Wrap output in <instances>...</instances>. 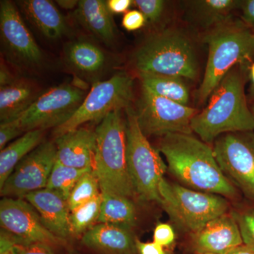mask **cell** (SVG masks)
<instances>
[{
    "label": "cell",
    "instance_id": "1",
    "mask_svg": "<svg viewBox=\"0 0 254 254\" xmlns=\"http://www.w3.org/2000/svg\"><path fill=\"white\" fill-rule=\"evenodd\" d=\"M159 151L168 169L187 188L223 197H235L236 189L222 173L213 148L189 133L163 136Z\"/></svg>",
    "mask_w": 254,
    "mask_h": 254
},
{
    "label": "cell",
    "instance_id": "2",
    "mask_svg": "<svg viewBox=\"0 0 254 254\" xmlns=\"http://www.w3.org/2000/svg\"><path fill=\"white\" fill-rule=\"evenodd\" d=\"M245 65H237L227 73L209 97L206 107L192 119V131L205 143L225 133L254 131L245 91Z\"/></svg>",
    "mask_w": 254,
    "mask_h": 254
},
{
    "label": "cell",
    "instance_id": "3",
    "mask_svg": "<svg viewBox=\"0 0 254 254\" xmlns=\"http://www.w3.org/2000/svg\"><path fill=\"white\" fill-rule=\"evenodd\" d=\"M93 170L101 193L133 198L134 189L127 166L126 120L122 110L107 115L95 129Z\"/></svg>",
    "mask_w": 254,
    "mask_h": 254
},
{
    "label": "cell",
    "instance_id": "4",
    "mask_svg": "<svg viewBox=\"0 0 254 254\" xmlns=\"http://www.w3.org/2000/svg\"><path fill=\"white\" fill-rule=\"evenodd\" d=\"M209 54L203 81L198 90L200 103L208 99L232 68L247 64L254 57V32L239 24L218 26L205 37Z\"/></svg>",
    "mask_w": 254,
    "mask_h": 254
},
{
    "label": "cell",
    "instance_id": "5",
    "mask_svg": "<svg viewBox=\"0 0 254 254\" xmlns=\"http://www.w3.org/2000/svg\"><path fill=\"white\" fill-rule=\"evenodd\" d=\"M134 65L139 74L190 79H195L198 75V62L191 43L175 31L161 32L148 38L136 50Z\"/></svg>",
    "mask_w": 254,
    "mask_h": 254
},
{
    "label": "cell",
    "instance_id": "6",
    "mask_svg": "<svg viewBox=\"0 0 254 254\" xmlns=\"http://www.w3.org/2000/svg\"><path fill=\"white\" fill-rule=\"evenodd\" d=\"M160 204L170 220L190 233L227 213L229 203L222 195L190 190L163 179L159 185Z\"/></svg>",
    "mask_w": 254,
    "mask_h": 254
},
{
    "label": "cell",
    "instance_id": "7",
    "mask_svg": "<svg viewBox=\"0 0 254 254\" xmlns=\"http://www.w3.org/2000/svg\"><path fill=\"white\" fill-rule=\"evenodd\" d=\"M125 110L127 166L135 193L142 200L160 203L159 185L168 166L138 126L136 112L131 107Z\"/></svg>",
    "mask_w": 254,
    "mask_h": 254
},
{
    "label": "cell",
    "instance_id": "8",
    "mask_svg": "<svg viewBox=\"0 0 254 254\" xmlns=\"http://www.w3.org/2000/svg\"><path fill=\"white\" fill-rule=\"evenodd\" d=\"M133 80L125 73L95 83L77 111L66 123L54 128L55 138L90 122L100 121L110 113L126 110L133 98Z\"/></svg>",
    "mask_w": 254,
    "mask_h": 254
},
{
    "label": "cell",
    "instance_id": "9",
    "mask_svg": "<svg viewBox=\"0 0 254 254\" xmlns=\"http://www.w3.org/2000/svg\"><path fill=\"white\" fill-rule=\"evenodd\" d=\"M87 94L83 88L73 83H63L53 87L42 93L16 120L23 133L57 128L74 115Z\"/></svg>",
    "mask_w": 254,
    "mask_h": 254
},
{
    "label": "cell",
    "instance_id": "10",
    "mask_svg": "<svg viewBox=\"0 0 254 254\" xmlns=\"http://www.w3.org/2000/svg\"><path fill=\"white\" fill-rule=\"evenodd\" d=\"M136 112L138 126L145 136H165L192 132L190 122L196 110L143 89Z\"/></svg>",
    "mask_w": 254,
    "mask_h": 254
},
{
    "label": "cell",
    "instance_id": "11",
    "mask_svg": "<svg viewBox=\"0 0 254 254\" xmlns=\"http://www.w3.org/2000/svg\"><path fill=\"white\" fill-rule=\"evenodd\" d=\"M213 150L224 175L254 199V131L221 135Z\"/></svg>",
    "mask_w": 254,
    "mask_h": 254
},
{
    "label": "cell",
    "instance_id": "12",
    "mask_svg": "<svg viewBox=\"0 0 254 254\" xmlns=\"http://www.w3.org/2000/svg\"><path fill=\"white\" fill-rule=\"evenodd\" d=\"M57 161V148L51 141L42 142L18 164L0 188L1 195L24 198L26 195L46 188Z\"/></svg>",
    "mask_w": 254,
    "mask_h": 254
},
{
    "label": "cell",
    "instance_id": "13",
    "mask_svg": "<svg viewBox=\"0 0 254 254\" xmlns=\"http://www.w3.org/2000/svg\"><path fill=\"white\" fill-rule=\"evenodd\" d=\"M1 230L17 240L60 247L65 241L47 229L39 214L24 198L3 197L0 202Z\"/></svg>",
    "mask_w": 254,
    "mask_h": 254
},
{
    "label": "cell",
    "instance_id": "14",
    "mask_svg": "<svg viewBox=\"0 0 254 254\" xmlns=\"http://www.w3.org/2000/svg\"><path fill=\"white\" fill-rule=\"evenodd\" d=\"M0 31L4 46L14 59L28 65H37L43 53L11 1L0 3Z\"/></svg>",
    "mask_w": 254,
    "mask_h": 254
},
{
    "label": "cell",
    "instance_id": "15",
    "mask_svg": "<svg viewBox=\"0 0 254 254\" xmlns=\"http://www.w3.org/2000/svg\"><path fill=\"white\" fill-rule=\"evenodd\" d=\"M244 245L235 216L225 213L208 222L199 231L192 234L195 254H225Z\"/></svg>",
    "mask_w": 254,
    "mask_h": 254
},
{
    "label": "cell",
    "instance_id": "16",
    "mask_svg": "<svg viewBox=\"0 0 254 254\" xmlns=\"http://www.w3.org/2000/svg\"><path fill=\"white\" fill-rule=\"evenodd\" d=\"M39 214L50 232L64 241L71 236L70 211L68 200L58 192L45 188L24 198Z\"/></svg>",
    "mask_w": 254,
    "mask_h": 254
},
{
    "label": "cell",
    "instance_id": "17",
    "mask_svg": "<svg viewBox=\"0 0 254 254\" xmlns=\"http://www.w3.org/2000/svg\"><path fill=\"white\" fill-rule=\"evenodd\" d=\"M96 143L95 131L79 128L55 138L57 161L66 166L81 169L93 168Z\"/></svg>",
    "mask_w": 254,
    "mask_h": 254
},
{
    "label": "cell",
    "instance_id": "18",
    "mask_svg": "<svg viewBox=\"0 0 254 254\" xmlns=\"http://www.w3.org/2000/svg\"><path fill=\"white\" fill-rule=\"evenodd\" d=\"M131 228L98 223L83 234L81 243L100 254H138Z\"/></svg>",
    "mask_w": 254,
    "mask_h": 254
},
{
    "label": "cell",
    "instance_id": "19",
    "mask_svg": "<svg viewBox=\"0 0 254 254\" xmlns=\"http://www.w3.org/2000/svg\"><path fill=\"white\" fill-rule=\"evenodd\" d=\"M20 4L30 21L48 39H59L67 33L66 20L51 1L26 0Z\"/></svg>",
    "mask_w": 254,
    "mask_h": 254
},
{
    "label": "cell",
    "instance_id": "20",
    "mask_svg": "<svg viewBox=\"0 0 254 254\" xmlns=\"http://www.w3.org/2000/svg\"><path fill=\"white\" fill-rule=\"evenodd\" d=\"M31 82L15 80L0 88V121L7 123L19 118L41 95Z\"/></svg>",
    "mask_w": 254,
    "mask_h": 254
},
{
    "label": "cell",
    "instance_id": "21",
    "mask_svg": "<svg viewBox=\"0 0 254 254\" xmlns=\"http://www.w3.org/2000/svg\"><path fill=\"white\" fill-rule=\"evenodd\" d=\"M78 21L97 38L107 44L115 38V28L112 13L106 1L102 0H81L75 11Z\"/></svg>",
    "mask_w": 254,
    "mask_h": 254
},
{
    "label": "cell",
    "instance_id": "22",
    "mask_svg": "<svg viewBox=\"0 0 254 254\" xmlns=\"http://www.w3.org/2000/svg\"><path fill=\"white\" fill-rule=\"evenodd\" d=\"M43 130L26 132L12 143L6 145L0 153V188L3 186L18 164L43 141Z\"/></svg>",
    "mask_w": 254,
    "mask_h": 254
},
{
    "label": "cell",
    "instance_id": "23",
    "mask_svg": "<svg viewBox=\"0 0 254 254\" xmlns=\"http://www.w3.org/2000/svg\"><path fill=\"white\" fill-rule=\"evenodd\" d=\"M66 58L71 67L84 74H94L104 68V52L91 42L78 41L68 46Z\"/></svg>",
    "mask_w": 254,
    "mask_h": 254
},
{
    "label": "cell",
    "instance_id": "24",
    "mask_svg": "<svg viewBox=\"0 0 254 254\" xmlns=\"http://www.w3.org/2000/svg\"><path fill=\"white\" fill-rule=\"evenodd\" d=\"M101 210L98 223L132 228L136 220V207L131 198L113 193H101Z\"/></svg>",
    "mask_w": 254,
    "mask_h": 254
},
{
    "label": "cell",
    "instance_id": "25",
    "mask_svg": "<svg viewBox=\"0 0 254 254\" xmlns=\"http://www.w3.org/2000/svg\"><path fill=\"white\" fill-rule=\"evenodd\" d=\"M193 16L203 27L222 26L240 9V0H198L190 1Z\"/></svg>",
    "mask_w": 254,
    "mask_h": 254
},
{
    "label": "cell",
    "instance_id": "26",
    "mask_svg": "<svg viewBox=\"0 0 254 254\" xmlns=\"http://www.w3.org/2000/svg\"><path fill=\"white\" fill-rule=\"evenodd\" d=\"M143 89L177 103L188 105L190 91L182 78L141 73Z\"/></svg>",
    "mask_w": 254,
    "mask_h": 254
},
{
    "label": "cell",
    "instance_id": "27",
    "mask_svg": "<svg viewBox=\"0 0 254 254\" xmlns=\"http://www.w3.org/2000/svg\"><path fill=\"white\" fill-rule=\"evenodd\" d=\"M92 169H76L56 161L48 179L46 188L58 192L68 200L71 190L83 175Z\"/></svg>",
    "mask_w": 254,
    "mask_h": 254
},
{
    "label": "cell",
    "instance_id": "28",
    "mask_svg": "<svg viewBox=\"0 0 254 254\" xmlns=\"http://www.w3.org/2000/svg\"><path fill=\"white\" fill-rule=\"evenodd\" d=\"M102 195L100 193L94 199L71 211L69 218L71 235H83L94 226L95 222H98L99 219Z\"/></svg>",
    "mask_w": 254,
    "mask_h": 254
},
{
    "label": "cell",
    "instance_id": "29",
    "mask_svg": "<svg viewBox=\"0 0 254 254\" xmlns=\"http://www.w3.org/2000/svg\"><path fill=\"white\" fill-rule=\"evenodd\" d=\"M100 193L99 181L92 169L80 179L71 190L68 199L70 211L94 199Z\"/></svg>",
    "mask_w": 254,
    "mask_h": 254
},
{
    "label": "cell",
    "instance_id": "30",
    "mask_svg": "<svg viewBox=\"0 0 254 254\" xmlns=\"http://www.w3.org/2000/svg\"><path fill=\"white\" fill-rule=\"evenodd\" d=\"M0 254H56L53 247L38 243L17 240L1 230Z\"/></svg>",
    "mask_w": 254,
    "mask_h": 254
},
{
    "label": "cell",
    "instance_id": "31",
    "mask_svg": "<svg viewBox=\"0 0 254 254\" xmlns=\"http://www.w3.org/2000/svg\"><path fill=\"white\" fill-rule=\"evenodd\" d=\"M240 227L244 245L254 252V211L235 215Z\"/></svg>",
    "mask_w": 254,
    "mask_h": 254
},
{
    "label": "cell",
    "instance_id": "32",
    "mask_svg": "<svg viewBox=\"0 0 254 254\" xmlns=\"http://www.w3.org/2000/svg\"><path fill=\"white\" fill-rule=\"evenodd\" d=\"M133 4L150 22L158 21L163 14L165 1L162 0H135Z\"/></svg>",
    "mask_w": 254,
    "mask_h": 254
},
{
    "label": "cell",
    "instance_id": "33",
    "mask_svg": "<svg viewBox=\"0 0 254 254\" xmlns=\"http://www.w3.org/2000/svg\"><path fill=\"white\" fill-rule=\"evenodd\" d=\"M23 134V132L16 120L0 124V149L2 150L11 140Z\"/></svg>",
    "mask_w": 254,
    "mask_h": 254
},
{
    "label": "cell",
    "instance_id": "34",
    "mask_svg": "<svg viewBox=\"0 0 254 254\" xmlns=\"http://www.w3.org/2000/svg\"><path fill=\"white\" fill-rule=\"evenodd\" d=\"M175 234L173 227L168 224L160 223L155 227L153 242L162 247H168L175 242Z\"/></svg>",
    "mask_w": 254,
    "mask_h": 254
},
{
    "label": "cell",
    "instance_id": "35",
    "mask_svg": "<svg viewBox=\"0 0 254 254\" xmlns=\"http://www.w3.org/2000/svg\"><path fill=\"white\" fill-rule=\"evenodd\" d=\"M146 18L138 10H131L124 15L123 26L127 31H136L144 26Z\"/></svg>",
    "mask_w": 254,
    "mask_h": 254
},
{
    "label": "cell",
    "instance_id": "36",
    "mask_svg": "<svg viewBox=\"0 0 254 254\" xmlns=\"http://www.w3.org/2000/svg\"><path fill=\"white\" fill-rule=\"evenodd\" d=\"M240 9L244 22L247 27L254 31V0L241 1Z\"/></svg>",
    "mask_w": 254,
    "mask_h": 254
},
{
    "label": "cell",
    "instance_id": "37",
    "mask_svg": "<svg viewBox=\"0 0 254 254\" xmlns=\"http://www.w3.org/2000/svg\"><path fill=\"white\" fill-rule=\"evenodd\" d=\"M138 254H166L162 246L153 242H142L136 240Z\"/></svg>",
    "mask_w": 254,
    "mask_h": 254
},
{
    "label": "cell",
    "instance_id": "38",
    "mask_svg": "<svg viewBox=\"0 0 254 254\" xmlns=\"http://www.w3.org/2000/svg\"><path fill=\"white\" fill-rule=\"evenodd\" d=\"M107 6L112 14H120L128 11L133 1L131 0H109L106 1Z\"/></svg>",
    "mask_w": 254,
    "mask_h": 254
},
{
    "label": "cell",
    "instance_id": "39",
    "mask_svg": "<svg viewBox=\"0 0 254 254\" xmlns=\"http://www.w3.org/2000/svg\"><path fill=\"white\" fill-rule=\"evenodd\" d=\"M14 81L15 79L11 76V73L9 72V70L1 64V71H0V84H1V87L10 84Z\"/></svg>",
    "mask_w": 254,
    "mask_h": 254
},
{
    "label": "cell",
    "instance_id": "40",
    "mask_svg": "<svg viewBox=\"0 0 254 254\" xmlns=\"http://www.w3.org/2000/svg\"><path fill=\"white\" fill-rule=\"evenodd\" d=\"M78 1L76 0H58L56 2L63 9H72L78 6Z\"/></svg>",
    "mask_w": 254,
    "mask_h": 254
},
{
    "label": "cell",
    "instance_id": "41",
    "mask_svg": "<svg viewBox=\"0 0 254 254\" xmlns=\"http://www.w3.org/2000/svg\"><path fill=\"white\" fill-rule=\"evenodd\" d=\"M225 254H254V252L245 245L235 247Z\"/></svg>",
    "mask_w": 254,
    "mask_h": 254
},
{
    "label": "cell",
    "instance_id": "42",
    "mask_svg": "<svg viewBox=\"0 0 254 254\" xmlns=\"http://www.w3.org/2000/svg\"><path fill=\"white\" fill-rule=\"evenodd\" d=\"M250 76L254 88V63L251 65L250 67Z\"/></svg>",
    "mask_w": 254,
    "mask_h": 254
},
{
    "label": "cell",
    "instance_id": "43",
    "mask_svg": "<svg viewBox=\"0 0 254 254\" xmlns=\"http://www.w3.org/2000/svg\"><path fill=\"white\" fill-rule=\"evenodd\" d=\"M251 110H252V113L253 114V116L254 118V101L253 104H252V106H251Z\"/></svg>",
    "mask_w": 254,
    "mask_h": 254
},
{
    "label": "cell",
    "instance_id": "44",
    "mask_svg": "<svg viewBox=\"0 0 254 254\" xmlns=\"http://www.w3.org/2000/svg\"></svg>",
    "mask_w": 254,
    "mask_h": 254
}]
</instances>
